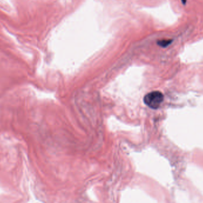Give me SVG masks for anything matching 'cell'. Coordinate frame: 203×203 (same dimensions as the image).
<instances>
[{"instance_id":"1","label":"cell","mask_w":203,"mask_h":203,"mask_svg":"<svg viewBox=\"0 0 203 203\" xmlns=\"http://www.w3.org/2000/svg\"><path fill=\"white\" fill-rule=\"evenodd\" d=\"M144 104L152 109H157L164 100L163 94L157 91L147 94L144 97Z\"/></svg>"},{"instance_id":"2","label":"cell","mask_w":203,"mask_h":203,"mask_svg":"<svg viewBox=\"0 0 203 203\" xmlns=\"http://www.w3.org/2000/svg\"><path fill=\"white\" fill-rule=\"evenodd\" d=\"M172 41V40L171 39H162L157 41V44L162 47H166L169 45Z\"/></svg>"}]
</instances>
